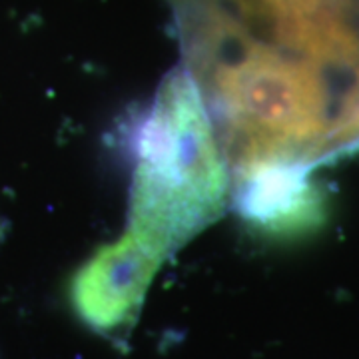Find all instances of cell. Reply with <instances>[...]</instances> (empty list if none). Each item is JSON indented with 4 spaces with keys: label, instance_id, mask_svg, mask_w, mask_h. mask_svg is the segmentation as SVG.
<instances>
[{
    "label": "cell",
    "instance_id": "6",
    "mask_svg": "<svg viewBox=\"0 0 359 359\" xmlns=\"http://www.w3.org/2000/svg\"><path fill=\"white\" fill-rule=\"evenodd\" d=\"M4 233H6V224H4V222L0 219V242L4 240Z\"/></svg>",
    "mask_w": 359,
    "mask_h": 359
},
{
    "label": "cell",
    "instance_id": "1",
    "mask_svg": "<svg viewBox=\"0 0 359 359\" xmlns=\"http://www.w3.org/2000/svg\"><path fill=\"white\" fill-rule=\"evenodd\" d=\"M184 66L216 122L228 164L313 156L335 102L327 70L250 34L205 0H172Z\"/></svg>",
    "mask_w": 359,
    "mask_h": 359
},
{
    "label": "cell",
    "instance_id": "5",
    "mask_svg": "<svg viewBox=\"0 0 359 359\" xmlns=\"http://www.w3.org/2000/svg\"><path fill=\"white\" fill-rule=\"evenodd\" d=\"M359 150V68L353 72L349 86L335 102L334 116L325 138L321 140L313 164L320 166Z\"/></svg>",
    "mask_w": 359,
    "mask_h": 359
},
{
    "label": "cell",
    "instance_id": "2",
    "mask_svg": "<svg viewBox=\"0 0 359 359\" xmlns=\"http://www.w3.org/2000/svg\"><path fill=\"white\" fill-rule=\"evenodd\" d=\"M126 132L128 228L174 256L230 205L228 156L192 72L170 70Z\"/></svg>",
    "mask_w": 359,
    "mask_h": 359
},
{
    "label": "cell",
    "instance_id": "4",
    "mask_svg": "<svg viewBox=\"0 0 359 359\" xmlns=\"http://www.w3.org/2000/svg\"><path fill=\"white\" fill-rule=\"evenodd\" d=\"M170 257L164 245L132 228L96 248L68 282L74 316L94 334L126 339L158 271Z\"/></svg>",
    "mask_w": 359,
    "mask_h": 359
},
{
    "label": "cell",
    "instance_id": "3",
    "mask_svg": "<svg viewBox=\"0 0 359 359\" xmlns=\"http://www.w3.org/2000/svg\"><path fill=\"white\" fill-rule=\"evenodd\" d=\"M316 164L294 154H264L230 166V208L259 240L294 244L327 224L332 198Z\"/></svg>",
    "mask_w": 359,
    "mask_h": 359
}]
</instances>
